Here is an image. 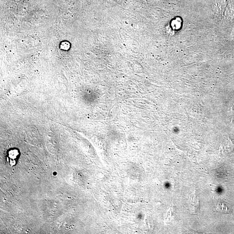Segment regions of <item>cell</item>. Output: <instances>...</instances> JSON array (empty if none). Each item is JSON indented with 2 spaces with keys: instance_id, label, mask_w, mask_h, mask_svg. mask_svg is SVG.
Wrapping results in <instances>:
<instances>
[{
  "instance_id": "obj_1",
  "label": "cell",
  "mask_w": 234,
  "mask_h": 234,
  "mask_svg": "<svg viewBox=\"0 0 234 234\" xmlns=\"http://www.w3.org/2000/svg\"><path fill=\"white\" fill-rule=\"evenodd\" d=\"M217 210L218 211L225 213H229V210L227 205L225 203H218L217 205Z\"/></svg>"
},
{
  "instance_id": "obj_2",
  "label": "cell",
  "mask_w": 234,
  "mask_h": 234,
  "mask_svg": "<svg viewBox=\"0 0 234 234\" xmlns=\"http://www.w3.org/2000/svg\"><path fill=\"white\" fill-rule=\"evenodd\" d=\"M18 154V151L16 150H11L9 152V154H8L9 157L11 159H12V160H14L13 159L16 158Z\"/></svg>"
},
{
  "instance_id": "obj_3",
  "label": "cell",
  "mask_w": 234,
  "mask_h": 234,
  "mask_svg": "<svg viewBox=\"0 0 234 234\" xmlns=\"http://www.w3.org/2000/svg\"><path fill=\"white\" fill-rule=\"evenodd\" d=\"M232 114L234 115V103L232 104Z\"/></svg>"
}]
</instances>
